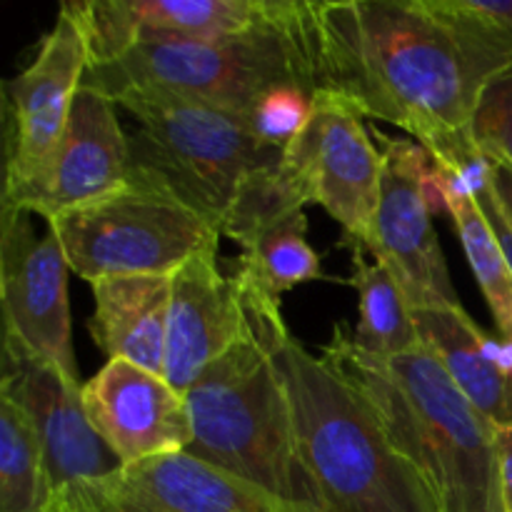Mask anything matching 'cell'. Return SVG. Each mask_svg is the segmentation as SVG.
I'll return each instance as SVG.
<instances>
[{
  "label": "cell",
  "mask_w": 512,
  "mask_h": 512,
  "mask_svg": "<svg viewBox=\"0 0 512 512\" xmlns=\"http://www.w3.org/2000/svg\"><path fill=\"white\" fill-rule=\"evenodd\" d=\"M295 20L315 90L425 150L473 133L483 93L428 0H298Z\"/></svg>",
  "instance_id": "6da1fadb"
},
{
  "label": "cell",
  "mask_w": 512,
  "mask_h": 512,
  "mask_svg": "<svg viewBox=\"0 0 512 512\" xmlns=\"http://www.w3.org/2000/svg\"><path fill=\"white\" fill-rule=\"evenodd\" d=\"M320 358L358 393L393 448L418 470L438 512H505L498 428L465 398L438 355L378 358L333 325Z\"/></svg>",
  "instance_id": "7a4b0ae2"
},
{
  "label": "cell",
  "mask_w": 512,
  "mask_h": 512,
  "mask_svg": "<svg viewBox=\"0 0 512 512\" xmlns=\"http://www.w3.org/2000/svg\"><path fill=\"white\" fill-rule=\"evenodd\" d=\"M235 278V275H233ZM248 328L288 393L300 458L325 512H438L368 405L285 325L280 300L235 278Z\"/></svg>",
  "instance_id": "3957f363"
},
{
  "label": "cell",
  "mask_w": 512,
  "mask_h": 512,
  "mask_svg": "<svg viewBox=\"0 0 512 512\" xmlns=\"http://www.w3.org/2000/svg\"><path fill=\"white\" fill-rule=\"evenodd\" d=\"M185 400L190 455L255 485L288 512H325L300 458L283 380L253 335L215 360Z\"/></svg>",
  "instance_id": "277c9868"
},
{
  "label": "cell",
  "mask_w": 512,
  "mask_h": 512,
  "mask_svg": "<svg viewBox=\"0 0 512 512\" xmlns=\"http://www.w3.org/2000/svg\"><path fill=\"white\" fill-rule=\"evenodd\" d=\"M298 0H285L268 23L233 35L143 40L103 65H88L83 88L108 95L165 93L230 113L248 115L278 85L315 88L303 38Z\"/></svg>",
  "instance_id": "5b68a950"
},
{
  "label": "cell",
  "mask_w": 512,
  "mask_h": 512,
  "mask_svg": "<svg viewBox=\"0 0 512 512\" xmlns=\"http://www.w3.org/2000/svg\"><path fill=\"white\" fill-rule=\"evenodd\" d=\"M138 120L128 135L130 170L148 175L223 235L235 198L255 170L283 160L260 143L248 115L165 93H120Z\"/></svg>",
  "instance_id": "8992f818"
},
{
  "label": "cell",
  "mask_w": 512,
  "mask_h": 512,
  "mask_svg": "<svg viewBox=\"0 0 512 512\" xmlns=\"http://www.w3.org/2000/svg\"><path fill=\"white\" fill-rule=\"evenodd\" d=\"M70 270L88 283L123 275H173L203 253H218L220 230L148 175L128 170L115 193L48 223Z\"/></svg>",
  "instance_id": "52a82bcc"
},
{
  "label": "cell",
  "mask_w": 512,
  "mask_h": 512,
  "mask_svg": "<svg viewBox=\"0 0 512 512\" xmlns=\"http://www.w3.org/2000/svg\"><path fill=\"white\" fill-rule=\"evenodd\" d=\"M88 65V38L73 5L65 3L33 63L5 85L3 205L35 215Z\"/></svg>",
  "instance_id": "ba28073f"
},
{
  "label": "cell",
  "mask_w": 512,
  "mask_h": 512,
  "mask_svg": "<svg viewBox=\"0 0 512 512\" xmlns=\"http://www.w3.org/2000/svg\"><path fill=\"white\" fill-rule=\"evenodd\" d=\"M383 155V188L363 248L408 295L413 310L460 308L433 213L448 210L433 158L420 143L370 130Z\"/></svg>",
  "instance_id": "9c48e42d"
},
{
  "label": "cell",
  "mask_w": 512,
  "mask_h": 512,
  "mask_svg": "<svg viewBox=\"0 0 512 512\" xmlns=\"http://www.w3.org/2000/svg\"><path fill=\"white\" fill-rule=\"evenodd\" d=\"M308 203L320 205L360 245L373 228L383 188V155L363 115L338 95L315 90V110L283 153Z\"/></svg>",
  "instance_id": "30bf717a"
},
{
  "label": "cell",
  "mask_w": 512,
  "mask_h": 512,
  "mask_svg": "<svg viewBox=\"0 0 512 512\" xmlns=\"http://www.w3.org/2000/svg\"><path fill=\"white\" fill-rule=\"evenodd\" d=\"M28 210H0V303L5 333L80 383L68 303V258L48 228L35 235Z\"/></svg>",
  "instance_id": "8fae6325"
},
{
  "label": "cell",
  "mask_w": 512,
  "mask_h": 512,
  "mask_svg": "<svg viewBox=\"0 0 512 512\" xmlns=\"http://www.w3.org/2000/svg\"><path fill=\"white\" fill-rule=\"evenodd\" d=\"M0 395L13 400L33 423L55 500L120 468V460L90 425L83 385L8 333L0 358Z\"/></svg>",
  "instance_id": "7c38bea8"
},
{
  "label": "cell",
  "mask_w": 512,
  "mask_h": 512,
  "mask_svg": "<svg viewBox=\"0 0 512 512\" xmlns=\"http://www.w3.org/2000/svg\"><path fill=\"white\" fill-rule=\"evenodd\" d=\"M55 505L73 512H288L268 493L188 450L120 465Z\"/></svg>",
  "instance_id": "4fadbf2b"
},
{
  "label": "cell",
  "mask_w": 512,
  "mask_h": 512,
  "mask_svg": "<svg viewBox=\"0 0 512 512\" xmlns=\"http://www.w3.org/2000/svg\"><path fill=\"white\" fill-rule=\"evenodd\" d=\"M90 425L120 465L183 453L193 443L188 400L163 375L108 360L83 385Z\"/></svg>",
  "instance_id": "5bb4252c"
},
{
  "label": "cell",
  "mask_w": 512,
  "mask_h": 512,
  "mask_svg": "<svg viewBox=\"0 0 512 512\" xmlns=\"http://www.w3.org/2000/svg\"><path fill=\"white\" fill-rule=\"evenodd\" d=\"M90 65L110 63L143 40L233 35L268 23L285 0H75Z\"/></svg>",
  "instance_id": "9a60e30c"
},
{
  "label": "cell",
  "mask_w": 512,
  "mask_h": 512,
  "mask_svg": "<svg viewBox=\"0 0 512 512\" xmlns=\"http://www.w3.org/2000/svg\"><path fill=\"white\" fill-rule=\"evenodd\" d=\"M250 335L235 278L223 275L218 253L195 255L173 273L165 380L188 393L195 380Z\"/></svg>",
  "instance_id": "2e32d148"
},
{
  "label": "cell",
  "mask_w": 512,
  "mask_h": 512,
  "mask_svg": "<svg viewBox=\"0 0 512 512\" xmlns=\"http://www.w3.org/2000/svg\"><path fill=\"white\" fill-rule=\"evenodd\" d=\"M128 170L130 143L120 125L118 105L108 95L80 88L35 215L50 223L68 210L95 203L123 188Z\"/></svg>",
  "instance_id": "e0dca14e"
},
{
  "label": "cell",
  "mask_w": 512,
  "mask_h": 512,
  "mask_svg": "<svg viewBox=\"0 0 512 512\" xmlns=\"http://www.w3.org/2000/svg\"><path fill=\"white\" fill-rule=\"evenodd\" d=\"M88 330L108 360H128L165 378L173 275H123L90 283Z\"/></svg>",
  "instance_id": "ac0fdd59"
},
{
  "label": "cell",
  "mask_w": 512,
  "mask_h": 512,
  "mask_svg": "<svg viewBox=\"0 0 512 512\" xmlns=\"http://www.w3.org/2000/svg\"><path fill=\"white\" fill-rule=\"evenodd\" d=\"M423 345H428L465 398L498 430L512 428V380L495 360V338L465 308L415 310Z\"/></svg>",
  "instance_id": "d6986e66"
},
{
  "label": "cell",
  "mask_w": 512,
  "mask_h": 512,
  "mask_svg": "<svg viewBox=\"0 0 512 512\" xmlns=\"http://www.w3.org/2000/svg\"><path fill=\"white\" fill-rule=\"evenodd\" d=\"M353 255V275L345 283L358 290L360 323L355 328V343L378 358L413 353L423 348L415 310L393 275L380 263H368L365 248L353 238H345Z\"/></svg>",
  "instance_id": "ffe728a7"
},
{
  "label": "cell",
  "mask_w": 512,
  "mask_h": 512,
  "mask_svg": "<svg viewBox=\"0 0 512 512\" xmlns=\"http://www.w3.org/2000/svg\"><path fill=\"white\" fill-rule=\"evenodd\" d=\"M240 250L235 278L275 300L298 285L323 278L320 255L308 243L305 210L255 230Z\"/></svg>",
  "instance_id": "44dd1931"
},
{
  "label": "cell",
  "mask_w": 512,
  "mask_h": 512,
  "mask_svg": "<svg viewBox=\"0 0 512 512\" xmlns=\"http://www.w3.org/2000/svg\"><path fill=\"white\" fill-rule=\"evenodd\" d=\"M43 445L28 415L0 395V512H53Z\"/></svg>",
  "instance_id": "7402d4cb"
},
{
  "label": "cell",
  "mask_w": 512,
  "mask_h": 512,
  "mask_svg": "<svg viewBox=\"0 0 512 512\" xmlns=\"http://www.w3.org/2000/svg\"><path fill=\"white\" fill-rule=\"evenodd\" d=\"M445 203L468 255L470 270L488 300L500 338L512 340V270L508 258L473 195H455Z\"/></svg>",
  "instance_id": "603a6c76"
},
{
  "label": "cell",
  "mask_w": 512,
  "mask_h": 512,
  "mask_svg": "<svg viewBox=\"0 0 512 512\" xmlns=\"http://www.w3.org/2000/svg\"><path fill=\"white\" fill-rule=\"evenodd\" d=\"M315 110V88L308 85H278L268 90L248 113V125L255 138L270 150L285 153Z\"/></svg>",
  "instance_id": "cb8c5ba5"
},
{
  "label": "cell",
  "mask_w": 512,
  "mask_h": 512,
  "mask_svg": "<svg viewBox=\"0 0 512 512\" xmlns=\"http://www.w3.org/2000/svg\"><path fill=\"white\" fill-rule=\"evenodd\" d=\"M473 133L488 158L500 160L512 170V70L483 90Z\"/></svg>",
  "instance_id": "d4e9b609"
},
{
  "label": "cell",
  "mask_w": 512,
  "mask_h": 512,
  "mask_svg": "<svg viewBox=\"0 0 512 512\" xmlns=\"http://www.w3.org/2000/svg\"><path fill=\"white\" fill-rule=\"evenodd\" d=\"M498 463L503 510L512 512V428L498 430Z\"/></svg>",
  "instance_id": "484cf974"
},
{
  "label": "cell",
  "mask_w": 512,
  "mask_h": 512,
  "mask_svg": "<svg viewBox=\"0 0 512 512\" xmlns=\"http://www.w3.org/2000/svg\"><path fill=\"white\" fill-rule=\"evenodd\" d=\"M493 193L500 210H503V215L512 225V170L505 163H500V160H493Z\"/></svg>",
  "instance_id": "4316f807"
},
{
  "label": "cell",
  "mask_w": 512,
  "mask_h": 512,
  "mask_svg": "<svg viewBox=\"0 0 512 512\" xmlns=\"http://www.w3.org/2000/svg\"><path fill=\"white\" fill-rule=\"evenodd\" d=\"M53 512H73V510H68V508H63V505H55V508H53Z\"/></svg>",
  "instance_id": "83f0119b"
}]
</instances>
